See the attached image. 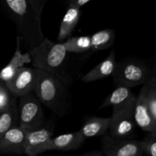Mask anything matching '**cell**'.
<instances>
[{
  "mask_svg": "<svg viewBox=\"0 0 156 156\" xmlns=\"http://www.w3.org/2000/svg\"><path fill=\"white\" fill-rule=\"evenodd\" d=\"M146 102L152 119L156 121V77L154 72L148 81Z\"/></svg>",
  "mask_w": 156,
  "mask_h": 156,
  "instance_id": "44dd1931",
  "label": "cell"
},
{
  "mask_svg": "<svg viewBox=\"0 0 156 156\" xmlns=\"http://www.w3.org/2000/svg\"><path fill=\"white\" fill-rule=\"evenodd\" d=\"M136 98V96H135L129 88L117 86V88L105 98L102 105L99 107L98 110L105 109L110 106L113 108H120L133 105L135 104Z\"/></svg>",
  "mask_w": 156,
  "mask_h": 156,
  "instance_id": "5bb4252c",
  "label": "cell"
},
{
  "mask_svg": "<svg viewBox=\"0 0 156 156\" xmlns=\"http://www.w3.org/2000/svg\"><path fill=\"white\" fill-rule=\"evenodd\" d=\"M0 2L15 23L18 36L30 47L44 39L41 18H38L29 0H0Z\"/></svg>",
  "mask_w": 156,
  "mask_h": 156,
  "instance_id": "7a4b0ae2",
  "label": "cell"
},
{
  "mask_svg": "<svg viewBox=\"0 0 156 156\" xmlns=\"http://www.w3.org/2000/svg\"><path fill=\"white\" fill-rule=\"evenodd\" d=\"M20 41L21 37H17V47L13 56L10 59L9 63L0 70V82L5 84L13 78L15 73L27 64L30 63L31 59L29 52L22 53L20 50Z\"/></svg>",
  "mask_w": 156,
  "mask_h": 156,
  "instance_id": "7c38bea8",
  "label": "cell"
},
{
  "mask_svg": "<svg viewBox=\"0 0 156 156\" xmlns=\"http://www.w3.org/2000/svg\"><path fill=\"white\" fill-rule=\"evenodd\" d=\"M53 133L48 128L42 126L26 133L24 155L38 156L50 151Z\"/></svg>",
  "mask_w": 156,
  "mask_h": 156,
  "instance_id": "9c48e42d",
  "label": "cell"
},
{
  "mask_svg": "<svg viewBox=\"0 0 156 156\" xmlns=\"http://www.w3.org/2000/svg\"><path fill=\"white\" fill-rule=\"evenodd\" d=\"M81 15V8L75 5H68V9L64 15L59 26L58 42H63L71 37L72 33L77 25Z\"/></svg>",
  "mask_w": 156,
  "mask_h": 156,
  "instance_id": "e0dca14e",
  "label": "cell"
},
{
  "mask_svg": "<svg viewBox=\"0 0 156 156\" xmlns=\"http://www.w3.org/2000/svg\"><path fill=\"white\" fill-rule=\"evenodd\" d=\"M134 105L120 108H113L108 132L109 135L117 139L131 138L136 126L133 118Z\"/></svg>",
  "mask_w": 156,
  "mask_h": 156,
  "instance_id": "8992f818",
  "label": "cell"
},
{
  "mask_svg": "<svg viewBox=\"0 0 156 156\" xmlns=\"http://www.w3.org/2000/svg\"><path fill=\"white\" fill-rule=\"evenodd\" d=\"M104 156H143L140 141L132 139H117L108 133L101 140Z\"/></svg>",
  "mask_w": 156,
  "mask_h": 156,
  "instance_id": "52a82bcc",
  "label": "cell"
},
{
  "mask_svg": "<svg viewBox=\"0 0 156 156\" xmlns=\"http://www.w3.org/2000/svg\"><path fill=\"white\" fill-rule=\"evenodd\" d=\"M117 63L115 52L113 50L106 59L84 75L82 77V81L85 83H89L112 76Z\"/></svg>",
  "mask_w": 156,
  "mask_h": 156,
  "instance_id": "4fadbf2b",
  "label": "cell"
},
{
  "mask_svg": "<svg viewBox=\"0 0 156 156\" xmlns=\"http://www.w3.org/2000/svg\"><path fill=\"white\" fill-rule=\"evenodd\" d=\"M150 71L148 66L140 59H126L117 63L112 75L117 86L127 88L143 85L150 79Z\"/></svg>",
  "mask_w": 156,
  "mask_h": 156,
  "instance_id": "277c9868",
  "label": "cell"
},
{
  "mask_svg": "<svg viewBox=\"0 0 156 156\" xmlns=\"http://www.w3.org/2000/svg\"><path fill=\"white\" fill-rule=\"evenodd\" d=\"M29 53L34 68L53 75L66 85L71 83L72 78L66 66L69 53L62 43L54 42L44 37L39 44L30 47Z\"/></svg>",
  "mask_w": 156,
  "mask_h": 156,
  "instance_id": "6da1fadb",
  "label": "cell"
},
{
  "mask_svg": "<svg viewBox=\"0 0 156 156\" xmlns=\"http://www.w3.org/2000/svg\"><path fill=\"white\" fill-rule=\"evenodd\" d=\"M91 0H65V2L67 3L68 5H75L79 8L85 5V4L89 2Z\"/></svg>",
  "mask_w": 156,
  "mask_h": 156,
  "instance_id": "d4e9b609",
  "label": "cell"
},
{
  "mask_svg": "<svg viewBox=\"0 0 156 156\" xmlns=\"http://www.w3.org/2000/svg\"><path fill=\"white\" fill-rule=\"evenodd\" d=\"M148 82L143 84L140 94L136 98L133 109V118L136 125L146 133L156 131V121L152 119L146 102Z\"/></svg>",
  "mask_w": 156,
  "mask_h": 156,
  "instance_id": "30bf717a",
  "label": "cell"
},
{
  "mask_svg": "<svg viewBox=\"0 0 156 156\" xmlns=\"http://www.w3.org/2000/svg\"><path fill=\"white\" fill-rule=\"evenodd\" d=\"M29 1L31 3L34 9L38 18H41L43 9H44V5H45L48 0H29Z\"/></svg>",
  "mask_w": 156,
  "mask_h": 156,
  "instance_id": "cb8c5ba5",
  "label": "cell"
},
{
  "mask_svg": "<svg viewBox=\"0 0 156 156\" xmlns=\"http://www.w3.org/2000/svg\"><path fill=\"white\" fill-rule=\"evenodd\" d=\"M91 50L92 51L106 50L114 44L115 31L113 29H103L93 34L91 37Z\"/></svg>",
  "mask_w": 156,
  "mask_h": 156,
  "instance_id": "ac0fdd59",
  "label": "cell"
},
{
  "mask_svg": "<svg viewBox=\"0 0 156 156\" xmlns=\"http://www.w3.org/2000/svg\"><path fill=\"white\" fill-rule=\"evenodd\" d=\"M36 74L34 92L41 104L59 117L65 115L69 106L67 85L53 75L43 70L36 69Z\"/></svg>",
  "mask_w": 156,
  "mask_h": 156,
  "instance_id": "3957f363",
  "label": "cell"
},
{
  "mask_svg": "<svg viewBox=\"0 0 156 156\" xmlns=\"http://www.w3.org/2000/svg\"><path fill=\"white\" fill-rule=\"evenodd\" d=\"M111 118L99 117H91L84 122L79 129L84 138H93L106 134L109 130Z\"/></svg>",
  "mask_w": 156,
  "mask_h": 156,
  "instance_id": "2e32d148",
  "label": "cell"
},
{
  "mask_svg": "<svg viewBox=\"0 0 156 156\" xmlns=\"http://www.w3.org/2000/svg\"><path fill=\"white\" fill-rule=\"evenodd\" d=\"M143 154L148 156H156V131L148 133L147 136L140 141Z\"/></svg>",
  "mask_w": 156,
  "mask_h": 156,
  "instance_id": "7402d4cb",
  "label": "cell"
},
{
  "mask_svg": "<svg viewBox=\"0 0 156 156\" xmlns=\"http://www.w3.org/2000/svg\"><path fill=\"white\" fill-rule=\"evenodd\" d=\"M36 80V69L24 66L18 69L13 78L4 85L13 97L20 98L33 92Z\"/></svg>",
  "mask_w": 156,
  "mask_h": 156,
  "instance_id": "ba28073f",
  "label": "cell"
},
{
  "mask_svg": "<svg viewBox=\"0 0 156 156\" xmlns=\"http://www.w3.org/2000/svg\"><path fill=\"white\" fill-rule=\"evenodd\" d=\"M18 126L25 130L42 127L44 117L41 102L36 94L30 92L19 98Z\"/></svg>",
  "mask_w": 156,
  "mask_h": 156,
  "instance_id": "5b68a950",
  "label": "cell"
},
{
  "mask_svg": "<svg viewBox=\"0 0 156 156\" xmlns=\"http://www.w3.org/2000/svg\"><path fill=\"white\" fill-rule=\"evenodd\" d=\"M26 133L18 125L5 133L0 137V155H24Z\"/></svg>",
  "mask_w": 156,
  "mask_h": 156,
  "instance_id": "8fae6325",
  "label": "cell"
},
{
  "mask_svg": "<svg viewBox=\"0 0 156 156\" xmlns=\"http://www.w3.org/2000/svg\"><path fill=\"white\" fill-rule=\"evenodd\" d=\"M85 139L80 131L67 133L52 138L50 151H73L79 149L85 142Z\"/></svg>",
  "mask_w": 156,
  "mask_h": 156,
  "instance_id": "9a60e30c",
  "label": "cell"
},
{
  "mask_svg": "<svg viewBox=\"0 0 156 156\" xmlns=\"http://www.w3.org/2000/svg\"><path fill=\"white\" fill-rule=\"evenodd\" d=\"M62 43L68 53H82L91 50L90 36L69 37Z\"/></svg>",
  "mask_w": 156,
  "mask_h": 156,
  "instance_id": "ffe728a7",
  "label": "cell"
},
{
  "mask_svg": "<svg viewBox=\"0 0 156 156\" xmlns=\"http://www.w3.org/2000/svg\"><path fill=\"white\" fill-rule=\"evenodd\" d=\"M79 156H104L103 152L101 150H96L91 151V152H87V153L82 154Z\"/></svg>",
  "mask_w": 156,
  "mask_h": 156,
  "instance_id": "484cf974",
  "label": "cell"
},
{
  "mask_svg": "<svg viewBox=\"0 0 156 156\" xmlns=\"http://www.w3.org/2000/svg\"><path fill=\"white\" fill-rule=\"evenodd\" d=\"M14 98L4 84L0 82V113L5 111L10 106Z\"/></svg>",
  "mask_w": 156,
  "mask_h": 156,
  "instance_id": "603a6c76",
  "label": "cell"
},
{
  "mask_svg": "<svg viewBox=\"0 0 156 156\" xmlns=\"http://www.w3.org/2000/svg\"><path fill=\"white\" fill-rule=\"evenodd\" d=\"M17 125H18V106L16 98H14L10 106L0 113V137Z\"/></svg>",
  "mask_w": 156,
  "mask_h": 156,
  "instance_id": "d6986e66",
  "label": "cell"
}]
</instances>
